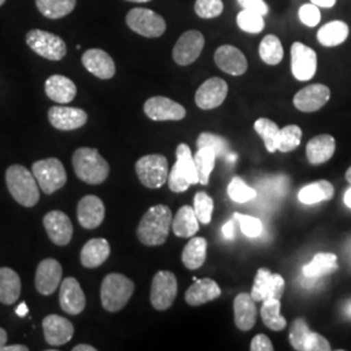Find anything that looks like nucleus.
Returning a JSON list of instances; mask_svg holds the SVG:
<instances>
[{
    "mask_svg": "<svg viewBox=\"0 0 351 351\" xmlns=\"http://www.w3.org/2000/svg\"><path fill=\"white\" fill-rule=\"evenodd\" d=\"M134 293V282L121 274H110L101 282V304L106 311L117 313L128 304Z\"/></svg>",
    "mask_w": 351,
    "mask_h": 351,
    "instance_id": "nucleus-4",
    "label": "nucleus"
},
{
    "mask_svg": "<svg viewBox=\"0 0 351 351\" xmlns=\"http://www.w3.org/2000/svg\"><path fill=\"white\" fill-rule=\"evenodd\" d=\"M302 130L298 125H288L280 129L277 150L289 152L295 150L301 145Z\"/></svg>",
    "mask_w": 351,
    "mask_h": 351,
    "instance_id": "nucleus-41",
    "label": "nucleus"
},
{
    "mask_svg": "<svg viewBox=\"0 0 351 351\" xmlns=\"http://www.w3.org/2000/svg\"><path fill=\"white\" fill-rule=\"evenodd\" d=\"M207 241L202 237H193L182 251V263L188 269H198L206 262Z\"/></svg>",
    "mask_w": 351,
    "mask_h": 351,
    "instance_id": "nucleus-33",
    "label": "nucleus"
},
{
    "mask_svg": "<svg viewBox=\"0 0 351 351\" xmlns=\"http://www.w3.org/2000/svg\"><path fill=\"white\" fill-rule=\"evenodd\" d=\"M172 229L176 236L181 239H190L195 236L199 229V221L194 208L190 206H182L172 220Z\"/></svg>",
    "mask_w": 351,
    "mask_h": 351,
    "instance_id": "nucleus-30",
    "label": "nucleus"
},
{
    "mask_svg": "<svg viewBox=\"0 0 351 351\" xmlns=\"http://www.w3.org/2000/svg\"><path fill=\"white\" fill-rule=\"evenodd\" d=\"M193 208H194V213L197 215L199 223L210 224L211 217H213V201L207 193L199 191L195 194Z\"/></svg>",
    "mask_w": 351,
    "mask_h": 351,
    "instance_id": "nucleus-44",
    "label": "nucleus"
},
{
    "mask_svg": "<svg viewBox=\"0 0 351 351\" xmlns=\"http://www.w3.org/2000/svg\"><path fill=\"white\" fill-rule=\"evenodd\" d=\"M175 165L168 175V186L175 193H184L190 185L199 184L198 172L194 164L193 154L188 145L181 143L176 150Z\"/></svg>",
    "mask_w": 351,
    "mask_h": 351,
    "instance_id": "nucleus-5",
    "label": "nucleus"
},
{
    "mask_svg": "<svg viewBox=\"0 0 351 351\" xmlns=\"http://www.w3.org/2000/svg\"><path fill=\"white\" fill-rule=\"evenodd\" d=\"M204 47V37L198 30L185 32L173 47V59L176 63L186 66L194 63L199 56Z\"/></svg>",
    "mask_w": 351,
    "mask_h": 351,
    "instance_id": "nucleus-13",
    "label": "nucleus"
},
{
    "mask_svg": "<svg viewBox=\"0 0 351 351\" xmlns=\"http://www.w3.org/2000/svg\"><path fill=\"white\" fill-rule=\"evenodd\" d=\"M285 290V281L282 276L272 274L268 268H261L256 272L255 281L251 290V297L255 302L265 300H281Z\"/></svg>",
    "mask_w": 351,
    "mask_h": 351,
    "instance_id": "nucleus-11",
    "label": "nucleus"
},
{
    "mask_svg": "<svg viewBox=\"0 0 351 351\" xmlns=\"http://www.w3.org/2000/svg\"><path fill=\"white\" fill-rule=\"evenodd\" d=\"M177 295V278L169 271H159L151 284L150 301L158 311L168 310Z\"/></svg>",
    "mask_w": 351,
    "mask_h": 351,
    "instance_id": "nucleus-10",
    "label": "nucleus"
},
{
    "mask_svg": "<svg viewBox=\"0 0 351 351\" xmlns=\"http://www.w3.org/2000/svg\"><path fill=\"white\" fill-rule=\"evenodd\" d=\"M215 63L228 75H242L247 71V60L242 51L234 46L224 45L215 52Z\"/></svg>",
    "mask_w": 351,
    "mask_h": 351,
    "instance_id": "nucleus-21",
    "label": "nucleus"
},
{
    "mask_svg": "<svg viewBox=\"0 0 351 351\" xmlns=\"http://www.w3.org/2000/svg\"><path fill=\"white\" fill-rule=\"evenodd\" d=\"M237 3L242 7V10L259 13L262 16H265L269 12L268 4L264 0H237Z\"/></svg>",
    "mask_w": 351,
    "mask_h": 351,
    "instance_id": "nucleus-51",
    "label": "nucleus"
},
{
    "mask_svg": "<svg viewBox=\"0 0 351 351\" xmlns=\"http://www.w3.org/2000/svg\"><path fill=\"white\" fill-rule=\"evenodd\" d=\"M333 185L329 181L320 180L302 189L298 194V199L304 204H314L317 202L329 201L333 198Z\"/></svg>",
    "mask_w": 351,
    "mask_h": 351,
    "instance_id": "nucleus-35",
    "label": "nucleus"
},
{
    "mask_svg": "<svg viewBox=\"0 0 351 351\" xmlns=\"http://www.w3.org/2000/svg\"><path fill=\"white\" fill-rule=\"evenodd\" d=\"M197 146H198V149H203V147L211 149L216 154V156H226L229 154L228 141L217 134L208 133V132L202 133L201 136L198 137Z\"/></svg>",
    "mask_w": 351,
    "mask_h": 351,
    "instance_id": "nucleus-43",
    "label": "nucleus"
},
{
    "mask_svg": "<svg viewBox=\"0 0 351 351\" xmlns=\"http://www.w3.org/2000/svg\"><path fill=\"white\" fill-rule=\"evenodd\" d=\"M21 280L19 274L8 267L0 268V302L3 304H13L20 298Z\"/></svg>",
    "mask_w": 351,
    "mask_h": 351,
    "instance_id": "nucleus-31",
    "label": "nucleus"
},
{
    "mask_svg": "<svg viewBox=\"0 0 351 351\" xmlns=\"http://www.w3.org/2000/svg\"><path fill=\"white\" fill-rule=\"evenodd\" d=\"M345 177H346V181H348V182L351 185V167L348 169V172H346Z\"/></svg>",
    "mask_w": 351,
    "mask_h": 351,
    "instance_id": "nucleus-60",
    "label": "nucleus"
},
{
    "mask_svg": "<svg viewBox=\"0 0 351 351\" xmlns=\"http://www.w3.org/2000/svg\"><path fill=\"white\" fill-rule=\"evenodd\" d=\"M5 182L13 199L24 207H34L39 202V186L32 171L14 164L5 172Z\"/></svg>",
    "mask_w": 351,
    "mask_h": 351,
    "instance_id": "nucleus-2",
    "label": "nucleus"
},
{
    "mask_svg": "<svg viewBox=\"0 0 351 351\" xmlns=\"http://www.w3.org/2000/svg\"><path fill=\"white\" fill-rule=\"evenodd\" d=\"M42 326H43L45 339L51 346L65 345L75 335L73 324L68 319L59 315H47L43 319Z\"/></svg>",
    "mask_w": 351,
    "mask_h": 351,
    "instance_id": "nucleus-19",
    "label": "nucleus"
},
{
    "mask_svg": "<svg viewBox=\"0 0 351 351\" xmlns=\"http://www.w3.org/2000/svg\"><path fill=\"white\" fill-rule=\"evenodd\" d=\"M228 195L232 201L245 203L256 197V190L247 186L239 177H234L228 186Z\"/></svg>",
    "mask_w": 351,
    "mask_h": 351,
    "instance_id": "nucleus-45",
    "label": "nucleus"
},
{
    "mask_svg": "<svg viewBox=\"0 0 351 351\" xmlns=\"http://www.w3.org/2000/svg\"><path fill=\"white\" fill-rule=\"evenodd\" d=\"M336 150V141L329 134L316 136L307 143V159L314 165L328 162Z\"/></svg>",
    "mask_w": 351,
    "mask_h": 351,
    "instance_id": "nucleus-29",
    "label": "nucleus"
},
{
    "mask_svg": "<svg viewBox=\"0 0 351 351\" xmlns=\"http://www.w3.org/2000/svg\"><path fill=\"white\" fill-rule=\"evenodd\" d=\"M343 201H345V204H346L349 208H351V186L346 190L345 197H343Z\"/></svg>",
    "mask_w": 351,
    "mask_h": 351,
    "instance_id": "nucleus-59",
    "label": "nucleus"
},
{
    "mask_svg": "<svg viewBox=\"0 0 351 351\" xmlns=\"http://www.w3.org/2000/svg\"><path fill=\"white\" fill-rule=\"evenodd\" d=\"M77 0H36L38 11L50 20L65 17L75 10Z\"/></svg>",
    "mask_w": 351,
    "mask_h": 351,
    "instance_id": "nucleus-36",
    "label": "nucleus"
},
{
    "mask_svg": "<svg viewBox=\"0 0 351 351\" xmlns=\"http://www.w3.org/2000/svg\"><path fill=\"white\" fill-rule=\"evenodd\" d=\"M221 295V289L211 278L195 280L185 293V301L190 306H201L207 302L215 301Z\"/></svg>",
    "mask_w": 351,
    "mask_h": 351,
    "instance_id": "nucleus-26",
    "label": "nucleus"
},
{
    "mask_svg": "<svg viewBox=\"0 0 351 351\" xmlns=\"http://www.w3.org/2000/svg\"><path fill=\"white\" fill-rule=\"evenodd\" d=\"M317 69V55L301 42L291 46V73L298 81H310Z\"/></svg>",
    "mask_w": 351,
    "mask_h": 351,
    "instance_id": "nucleus-12",
    "label": "nucleus"
},
{
    "mask_svg": "<svg viewBox=\"0 0 351 351\" xmlns=\"http://www.w3.org/2000/svg\"><path fill=\"white\" fill-rule=\"evenodd\" d=\"M263 302L261 315H262L264 324L268 326L271 330H275V332L285 329L288 323H287V319L280 314V308H281L280 300L272 298V300H265Z\"/></svg>",
    "mask_w": 351,
    "mask_h": 351,
    "instance_id": "nucleus-38",
    "label": "nucleus"
},
{
    "mask_svg": "<svg viewBox=\"0 0 351 351\" xmlns=\"http://www.w3.org/2000/svg\"><path fill=\"white\" fill-rule=\"evenodd\" d=\"M26 45L37 55L51 60L59 62L66 55V46L62 38L50 32L33 29L26 34Z\"/></svg>",
    "mask_w": 351,
    "mask_h": 351,
    "instance_id": "nucleus-7",
    "label": "nucleus"
},
{
    "mask_svg": "<svg viewBox=\"0 0 351 351\" xmlns=\"http://www.w3.org/2000/svg\"><path fill=\"white\" fill-rule=\"evenodd\" d=\"M4 3H5V0H0V7H1Z\"/></svg>",
    "mask_w": 351,
    "mask_h": 351,
    "instance_id": "nucleus-62",
    "label": "nucleus"
},
{
    "mask_svg": "<svg viewBox=\"0 0 351 351\" xmlns=\"http://www.w3.org/2000/svg\"><path fill=\"white\" fill-rule=\"evenodd\" d=\"M251 351H272L274 345L265 335H258L251 341Z\"/></svg>",
    "mask_w": 351,
    "mask_h": 351,
    "instance_id": "nucleus-52",
    "label": "nucleus"
},
{
    "mask_svg": "<svg viewBox=\"0 0 351 351\" xmlns=\"http://www.w3.org/2000/svg\"><path fill=\"white\" fill-rule=\"evenodd\" d=\"M136 172L142 185L149 189H159L168 180V160L163 155H146L136 163Z\"/></svg>",
    "mask_w": 351,
    "mask_h": 351,
    "instance_id": "nucleus-8",
    "label": "nucleus"
},
{
    "mask_svg": "<svg viewBox=\"0 0 351 351\" xmlns=\"http://www.w3.org/2000/svg\"><path fill=\"white\" fill-rule=\"evenodd\" d=\"M255 132L263 139L265 149L269 152L277 151V143H278V136H280V128L276 123H274L269 119H258L254 124Z\"/></svg>",
    "mask_w": 351,
    "mask_h": 351,
    "instance_id": "nucleus-40",
    "label": "nucleus"
},
{
    "mask_svg": "<svg viewBox=\"0 0 351 351\" xmlns=\"http://www.w3.org/2000/svg\"><path fill=\"white\" fill-rule=\"evenodd\" d=\"M194 11L201 19H215L223 13L224 4L221 0H197Z\"/></svg>",
    "mask_w": 351,
    "mask_h": 351,
    "instance_id": "nucleus-47",
    "label": "nucleus"
},
{
    "mask_svg": "<svg viewBox=\"0 0 351 351\" xmlns=\"http://www.w3.org/2000/svg\"><path fill=\"white\" fill-rule=\"evenodd\" d=\"M330 99V90L323 84H314L300 90L293 103L297 110L302 112H316L326 106Z\"/></svg>",
    "mask_w": 351,
    "mask_h": 351,
    "instance_id": "nucleus-16",
    "label": "nucleus"
},
{
    "mask_svg": "<svg viewBox=\"0 0 351 351\" xmlns=\"http://www.w3.org/2000/svg\"><path fill=\"white\" fill-rule=\"evenodd\" d=\"M7 339H8L7 332H5L3 328H0V350H1V348L7 343Z\"/></svg>",
    "mask_w": 351,
    "mask_h": 351,
    "instance_id": "nucleus-57",
    "label": "nucleus"
},
{
    "mask_svg": "<svg viewBox=\"0 0 351 351\" xmlns=\"http://www.w3.org/2000/svg\"><path fill=\"white\" fill-rule=\"evenodd\" d=\"M330 343L322 335L310 332L304 341L303 351H329Z\"/></svg>",
    "mask_w": 351,
    "mask_h": 351,
    "instance_id": "nucleus-50",
    "label": "nucleus"
},
{
    "mask_svg": "<svg viewBox=\"0 0 351 351\" xmlns=\"http://www.w3.org/2000/svg\"><path fill=\"white\" fill-rule=\"evenodd\" d=\"M29 313V310H27V306H26L25 302H23L17 308H16V314L19 315V316H21V317H24L25 315H27Z\"/></svg>",
    "mask_w": 351,
    "mask_h": 351,
    "instance_id": "nucleus-56",
    "label": "nucleus"
},
{
    "mask_svg": "<svg viewBox=\"0 0 351 351\" xmlns=\"http://www.w3.org/2000/svg\"><path fill=\"white\" fill-rule=\"evenodd\" d=\"M216 154L211 149L203 147L198 149L197 154L194 155V164L198 172V178H199V184L202 185H208L210 181V175L213 171L215 162H216Z\"/></svg>",
    "mask_w": 351,
    "mask_h": 351,
    "instance_id": "nucleus-39",
    "label": "nucleus"
},
{
    "mask_svg": "<svg viewBox=\"0 0 351 351\" xmlns=\"http://www.w3.org/2000/svg\"><path fill=\"white\" fill-rule=\"evenodd\" d=\"M60 306L68 315L81 314L86 307V297L75 277H66L60 282Z\"/></svg>",
    "mask_w": 351,
    "mask_h": 351,
    "instance_id": "nucleus-20",
    "label": "nucleus"
},
{
    "mask_svg": "<svg viewBox=\"0 0 351 351\" xmlns=\"http://www.w3.org/2000/svg\"><path fill=\"white\" fill-rule=\"evenodd\" d=\"M63 268L56 259H45L37 267L36 288L42 295L53 294L62 282Z\"/></svg>",
    "mask_w": 351,
    "mask_h": 351,
    "instance_id": "nucleus-17",
    "label": "nucleus"
},
{
    "mask_svg": "<svg viewBox=\"0 0 351 351\" xmlns=\"http://www.w3.org/2000/svg\"><path fill=\"white\" fill-rule=\"evenodd\" d=\"M126 1H133V3H147L150 0H126Z\"/></svg>",
    "mask_w": 351,
    "mask_h": 351,
    "instance_id": "nucleus-61",
    "label": "nucleus"
},
{
    "mask_svg": "<svg viewBox=\"0 0 351 351\" xmlns=\"http://www.w3.org/2000/svg\"><path fill=\"white\" fill-rule=\"evenodd\" d=\"M72 163L75 176L88 185H99L110 175V164L95 149H77Z\"/></svg>",
    "mask_w": 351,
    "mask_h": 351,
    "instance_id": "nucleus-3",
    "label": "nucleus"
},
{
    "mask_svg": "<svg viewBox=\"0 0 351 351\" xmlns=\"http://www.w3.org/2000/svg\"><path fill=\"white\" fill-rule=\"evenodd\" d=\"M310 332L311 330L304 319L300 317L293 322L291 328H290V333H289V339H290V343L294 348V350L303 351L304 341L307 339Z\"/></svg>",
    "mask_w": 351,
    "mask_h": 351,
    "instance_id": "nucleus-46",
    "label": "nucleus"
},
{
    "mask_svg": "<svg viewBox=\"0 0 351 351\" xmlns=\"http://www.w3.org/2000/svg\"><path fill=\"white\" fill-rule=\"evenodd\" d=\"M73 351H97V349L90 345H77L73 348Z\"/></svg>",
    "mask_w": 351,
    "mask_h": 351,
    "instance_id": "nucleus-58",
    "label": "nucleus"
},
{
    "mask_svg": "<svg viewBox=\"0 0 351 351\" xmlns=\"http://www.w3.org/2000/svg\"><path fill=\"white\" fill-rule=\"evenodd\" d=\"M45 91L51 101L59 104H68L75 99L77 88L75 82L62 75H53L47 78L45 84Z\"/></svg>",
    "mask_w": 351,
    "mask_h": 351,
    "instance_id": "nucleus-25",
    "label": "nucleus"
},
{
    "mask_svg": "<svg viewBox=\"0 0 351 351\" xmlns=\"http://www.w3.org/2000/svg\"><path fill=\"white\" fill-rule=\"evenodd\" d=\"M106 216V208L101 198L95 195H86L77 206L78 223L85 229H95L101 226Z\"/></svg>",
    "mask_w": 351,
    "mask_h": 351,
    "instance_id": "nucleus-23",
    "label": "nucleus"
},
{
    "mask_svg": "<svg viewBox=\"0 0 351 351\" xmlns=\"http://www.w3.org/2000/svg\"><path fill=\"white\" fill-rule=\"evenodd\" d=\"M32 172L39 189L50 195L66 184V172L63 163L56 158H47L33 164Z\"/></svg>",
    "mask_w": 351,
    "mask_h": 351,
    "instance_id": "nucleus-6",
    "label": "nucleus"
},
{
    "mask_svg": "<svg viewBox=\"0 0 351 351\" xmlns=\"http://www.w3.org/2000/svg\"><path fill=\"white\" fill-rule=\"evenodd\" d=\"M298 16H300L302 24H304L308 27H315V26L319 25L320 20H322L320 8L316 7L313 3L303 4L298 11Z\"/></svg>",
    "mask_w": 351,
    "mask_h": 351,
    "instance_id": "nucleus-49",
    "label": "nucleus"
},
{
    "mask_svg": "<svg viewBox=\"0 0 351 351\" xmlns=\"http://www.w3.org/2000/svg\"><path fill=\"white\" fill-rule=\"evenodd\" d=\"M126 25L146 38L162 37L167 29L163 17L147 8H133L126 14Z\"/></svg>",
    "mask_w": 351,
    "mask_h": 351,
    "instance_id": "nucleus-9",
    "label": "nucleus"
},
{
    "mask_svg": "<svg viewBox=\"0 0 351 351\" xmlns=\"http://www.w3.org/2000/svg\"><path fill=\"white\" fill-rule=\"evenodd\" d=\"M228 95V84L223 78L213 77L203 82L195 93V103L201 110H213L221 106Z\"/></svg>",
    "mask_w": 351,
    "mask_h": 351,
    "instance_id": "nucleus-15",
    "label": "nucleus"
},
{
    "mask_svg": "<svg viewBox=\"0 0 351 351\" xmlns=\"http://www.w3.org/2000/svg\"><path fill=\"white\" fill-rule=\"evenodd\" d=\"M43 226L51 241L58 246H65L73 237V226L68 215L51 211L43 217Z\"/></svg>",
    "mask_w": 351,
    "mask_h": 351,
    "instance_id": "nucleus-18",
    "label": "nucleus"
},
{
    "mask_svg": "<svg viewBox=\"0 0 351 351\" xmlns=\"http://www.w3.org/2000/svg\"><path fill=\"white\" fill-rule=\"evenodd\" d=\"M143 110L154 121H180L186 116V110L180 103L165 97H152L146 101Z\"/></svg>",
    "mask_w": 351,
    "mask_h": 351,
    "instance_id": "nucleus-14",
    "label": "nucleus"
},
{
    "mask_svg": "<svg viewBox=\"0 0 351 351\" xmlns=\"http://www.w3.org/2000/svg\"><path fill=\"white\" fill-rule=\"evenodd\" d=\"M29 350V348L25 346V345H10V346H7V345H4L3 348H1V350L0 351H27Z\"/></svg>",
    "mask_w": 351,
    "mask_h": 351,
    "instance_id": "nucleus-55",
    "label": "nucleus"
},
{
    "mask_svg": "<svg viewBox=\"0 0 351 351\" xmlns=\"http://www.w3.org/2000/svg\"><path fill=\"white\" fill-rule=\"evenodd\" d=\"M264 16L259 13L251 12L247 10H242L237 14V25L239 29L245 33H250V34H259L263 32Z\"/></svg>",
    "mask_w": 351,
    "mask_h": 351,
    "instance_id": "nucleus-42",
    "label": "nucleus"
},
{
    "mask_svg": "<svg viewBox=\"0 0 351 351\" xmlns=\"http://www.w3.org/2000/svg\"><path fill=\"white\" fill-rule=\"evenodd\" d=\"M311 3L319 8H333L337 0H311Z\"/></svg>",
    "mask_w": 351,
    "mask_h": 351,
    "instance_id": "nucleus-54",
    "label": "nucleus"
},
{
    "mask_svg": "<svg viewBox=\"0 0 351 351\" xmlns=\"http://www.w3.org/2000/svg\"><path fill=\"white\" fill-rule=\"evenodd\" d=\"M350 29L343 21L335 20L322 26L317 32V40L324 47H336L342 45L349 37Z\"/></svg>",
    "mask_w": 351,
    "mask_h": 351,
    "instance_id": "nucleus-32",
    "label": "nucleus"
},
{
    "mask_svg": "<svg viewBox=\"0 0 351 351\" xmlns=\"http://www.w3.org/2000/svg\"><path fill=\"white\" fill-rule=\"evenodd\" d=\"M110 254L111 246L107 239H90L81 250V263L86 268H97L110 258Z\"/></svg>",
    "mask_w": 351,
    "mask_h": 351,
    "instance_id": "nucleus-28",
    "label": "nucleus"
},
{
    "mask_svg": "<svg viewBox=\"0 0 351 351\" xmlns=\"http://www.w3.org/2000/svg\"><path fill=\"white\" fill-rule=\"evenodd\" d=\"M172 220V211L168 206H154L141 219L137 237L146 246L163 245L169 236Z\"/></svg>",
    "mask_w": 351,
    "mask_h": 351,
    "instance_id": "nucleus-1",
    "label": "nucleus"
},
{
    "mask_svg": "<svg viewBox=\"0 0 351 351\" xmlns=\"http://www.w3.org/2000/svg\"><path fill=\"white\" fill-rule=\"evenodd\" d=\"M223 234L226 239H234L236 233H234V221L229 220L226 226H223Z\"/></svg>",
    "mask_w": 351,
    "mask_h": 351,
    "instance_id": "nucleus-53",
    "label": "nucleus"
},
{
    "mask_svg": "<svg viewBox=\"0 0 351 351\" xmlns=\"http://www.w3.org/2000/svg\"><path fill=\"white\" fill-rule=\"evenodd\" d=\"M82 64L91 75L101 80H110L116 73L112 58L101 49L85 51L82 55Z\"/></svg>",
    "mask_w": 351,
    "mask_h": 351,
    "instance_id": "nucleus-24",
    "label": "nucleus"
},
{
    "mask_svg": "<svg viewBox=\"0 0 351 351\" xmlns=\"http://www.w3.org/2000/svg\"><path fill=\"white\" fill-rule=\"evenodd\" d=\"M233 217L239 221L241 230L245 236H247L250 239H255V237L261 236L263 226H262L259 219L252 217L249 215H242V213H234Z\"/></svg>",
    "mask_w": 351,
    "mask_h": 351,
    "instance_id": "nucleus-48",
    "label": "nucleus"
},
{
    "mask_svg": "<svg viewBox=\"0 0 351 351\" xmlns=\"http://www.w3.org/2000/svg\"><path fill=\"white\" fill-rule=\"evenodd\" d=\"M259 56L268 65L281 63L284 59V49L278 37L274 34L265 36L259 46Z\"/></svg>",
    "mask_w": 351,
    "mask_h": 351,
    "instance_id": "nucleus-37",
    "label": "nucleus"
},
{
    "mask_svg": "<svg viewBox=\"0 0 351 351\" xmlns=\"http://www.w3.org/2000/svg\"><path fill=\"white\" fill-rule=\"evenodd\" d=\"M49 120L59 130H75L88 123V113L81 108L55 106L49 111Z\"/></svg>",
    "mask_w": 351,
    "mask_h": 351,
    "instance_id": "nucleus-22",
    "label": "nucleus"
},
{
    "mask_svg": "<svg viewBox=\"0 0 351 351\" xmlns=\"http://www.w3.org/2000/svg\"><path fill=\"white\" fill-rule=\"evenodd\" d=\"M233 310H234V323L239 329L247 332L255 326L256 307L251 294L247 293L239 294L233 303Z\"/></svg>",
    "mask_w": 351,
    "mask_h": 351,
    "instance_id": "nucleus-27",
    "label": "nucleus"
},
{
    "mask_svg": "<svg viewBox=\"0 0 351 351\" xmlns=\"http://www.w3.org/2000/svg\"><path fill=\"white\" fill-rule=\"evenodd\" d=\"M339 268L337 256L330 252H319L314 256V259L303 267V275L308 278L323 276L326 274H332Z\"/></svg>",
    "mask_w": 351,
    "mask_h": 351,
    "instance_id": "nucleus-34",
    "label": "nucleus"
}]
</instances>
